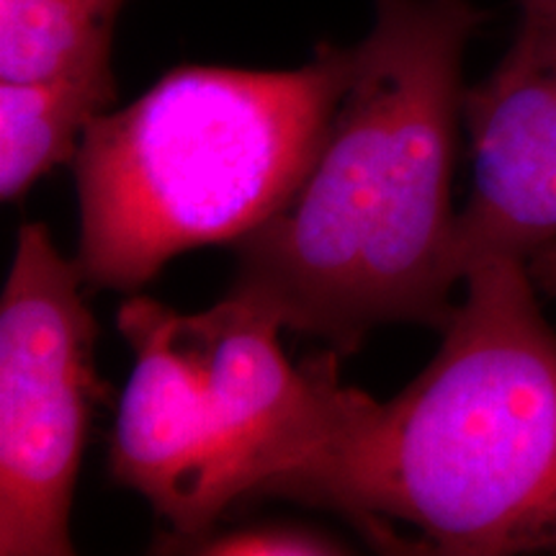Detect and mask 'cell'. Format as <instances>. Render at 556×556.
<instances>
[{"label":"cell","instance_id":"9c48e42d","mask_svg":"<svg viewBox=\"0 0 556 556\" xmlns=\"http://www.w3.org/2000/svg\"><path fill=\"white\" fill-rule=\"evenodd\" d=\"M157 552H186V554H208V556H336L348 554L343 541L328 536L304 526H245L235 531L197 533V536H168L160 539Z\"/></svg>","mask_w":556,"mask_h":556},{"label":"cell","instance_id":"5b68a950","mask_svg":"<svg viewBox=\"0 0 556 556\" xmlns=\"http://www.w3.org/2000/svg\"><path fill=\"white\" fill-rule=\"evenodd\" d=\"M39 222L18 227L0 299V554L70 556L75 482L93 402L99 325Z\"/></svg>","mask_w":556,"mask_h":556},{"label":"cell","instance_id":"6da1fadb","mask_svg":"<svg viewBox=\"0 0 556 556\" xmlns=\"http://www.w3.org/2000/svg\"><path fill=\"white\" fill-rule=\"evenodd\" d=\"M471 0H377L323 148L287 204L235 242L229 294L340 358L381 325L443 330L464 281L451 204Z\"/></svg>","mask_w":556,"mask_h":556},{"label":"cell","instance_id":"52a82bcc","mask_svg":"<svg viewBox=\"0 0 556 556\" xmlns=\"http://www.w3.org/2000/svg\"><path fill=\"white\" fill-rule=\"evenodd\" d=\"M114 99V45L41 78L0 80V199L16 201L52 168L73 163Z\"/></svg>","mask_w":556,"mask_h":556},{"label":"cell","instance_id":"30bf717a","mask_svg":"<svg viewBox=\"0 0 556 556\" xmlns=\"http://www.w3.org/2000/svg\"><path fill=\"white\" fill-rule=\"evenodd\" d=\"M526 268L541 294L556 299V242L533 255V258L526 263Z\"/></svg>","mask_w":556,"mask_h":556},{"label":"cell","instance_id":"8992f818","mask_svg":"<svg viewBox=\"0 0 556 556\" xmlns=\"http://www.w3.org/2000/svg\"><path fill=\"white\" fill-rule=\"evenodd\" d=\"M475 191L458 214L464 276L475 263H528L556 242V13H520L484 80L464 90Z\"/></svg>","mask_w":556,"mask_h":556},{"label":"cell","instance_id":"ba28073f","mask_svg":"<svg viewBox=\"0 0 556 556\" xmlns=\"http://www.w3.org/2000/svg\"><path fill=\"white\" fill-rule=\"evenodd\" d=\"M124 0H0V80L58 73L114 45Z\"/></svg>","mask_w":556,"mask_h":556},{"label":"cell","instance_id":"277c9868","mask_svg":"<svg viewBox=\"0 0 556 556\" xmlns=\"http://www.w3.org/2000/svg\"><path fill=\"white\" fill-rule=\"evenodd\" d=\"M135 356L109 441V475L176 536L212 531L238 500L304 462L353 407L336 351L291 366L276 317L227 294L197 315L148 296L119 307Z\"/></svg>","mask_w":556,"mask_h":556},{"label":"cell","instance_id":"7a4b0ae2","mask_svg":"<svg viewBox=\"0 0 556 556\" xmlns=\"http://www.w3.org/2000/svg\"><path fill=\"white\" fill-rule=\"evenodd\" d=\"M433 361L394 400L358 392L325 443L261 495L336 510L422 554H556V330L526 263L490 258Z\"/></svg>","mask_w":556,"mask_h":556},{"label":"cell","instance_id":"3957f363","mask_svg":"<svg viewBox=\"0 0 556 556\" xmlns=\"http://www.w3.org/2000/svg\"><path fill=\"white\" fill-rule=\"evenodd\" d=\"M353 47L296 70L186 65L90 124L73 160L88 289L135 291L186 250L238 242L319 155Z\"/></svg>","mask_w":556,"mask_h":556},{"label":"cell","instance_id":"8fae6325","mask_svg":"<svg viewBox=\"0 0 556 556\" xmlns=\"http://www.w3.org/2000/svg\"><path fill=\"white\" fill-rule=\"evenodd\" d=\"M520 13H531V16L556 13V0H520Z\"/></svg>","mask_w":556,"mask_h":556}]
</instances>
